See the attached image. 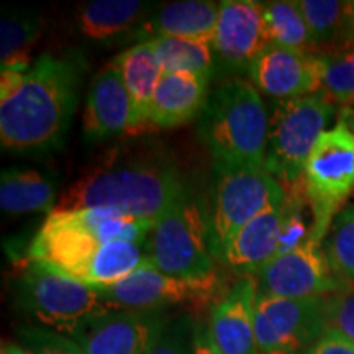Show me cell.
Masks as SVG:
<instances>
[{
    "mask_svg": "<svg viewBox=\"0 0 354 354\" xmlns=\"http://www.w3.org/2000/svg\"><path fill=\"white\" fill-rule=\"evenodd\" d=\"M131 100L120 71L105 66L91 82L82 131L88 141H102L130 131Z\"/></svg>",
    "mask_w": 354,
    "mask_h": 354,
    "instance_id": "obj_16",
    "label": "cell"
},
{
    "mask_svg": "<svg viewBox=\"0 0 354 354\" xmlns=\"http://www.w3.org/2000/svg\"><path fill=\"white\" fill-rule=\"evenodd\" d=\"M323 245L336 276L354 282V201L346 203L335 216Z\"/></svg>",
    "mask_w": 354,
    "mask_h": 354,
    "instance_id": "obj_28",
    "label": "cell"
},
{
    "mask_svg": "<svg viewBox=\"0 0 354 354\" xmlns=\"http://www.w3.org/2000/svg\"><path fill=\"white\" fill-rule=\"evenodd\" d=\"M269 110L253 84L230 79L210 91L198 135L215 166L264 167Z\"/></svg>",
    "mask_w": 354,
    "mask_h": 354,
    "instance_id": "obj_3",
    "label": "cell"
},
{
    "mask_svg": "<svg viewBox=\"0 0 354 354\" xmlns=\"http://www.w3.org/2000/svg\"><path fill=\"white\" fill-rule=\"evenodd\" d=\"M166 326L158 312H110L88 320L74 336L86 354H146Z\"/></svg>",
    "mask_w": 354,
    "mask_h": 354,
    "instance_id": "obj_14",
    "label": "cell"
},
{
    "mask_svg": "<svg viewBox=\"0 0 354 354\" xmlns=\"http://www.w3.org/2000/svg\"><path fill=\"white\" fill-rule=\"evenodd\" d=\"M3 349H6L7 354H33L32 351H28V349L20 346V344H3Z\"/></svg>",
    "mask_w": 354,
    "mask_h": 354,
    "instance_id": "obj_36",
    "label": "cell"
},
{
    "mask_svg": "<svg viewBox=\"0 0 354 354\" xmlns=\"http://www.w3.org/2000/svg\"><path fill=\"white\" fill-rule=\"evenodd\" d=\"M258 290L286 299H317L343 284L326 258L322 243L312 236L294 250L276 256L258 272Z\"/></svg>",
    "mask_w": 354,
    "mask_h": 354,
    "instance_id": "obj_10",
    "label": "cell"
},
{
    "mask_svg": "<svg viewBox=\"0 0 354 354\" xmlns=\"http://www.w3.org/2000/svg\"><path fill=\"white\" fill-rule=\"evenodd\" d=\"M146 258L161 272L180 279L215 276L209 218L187 192L159 218L146 238Z\"/></svg>",
    "mask_w": 354,
    "mask_h": 354,
    "instance_id": "obj_7",
    "label": "cell"
},
{
    "mask_svg": "<svg viewBox=\"0 0 354 354\" xmlns=\"http://www.w3.org/2000/svg\"><path fill=\"white\" fill-rule=\"evenodd\" d=\"M322 66L320 92L331 104L354 107V48L318 55Z\"/></svg>",
    "mask_w": 354,
    "mask_h": 354,
    "instance_id": "obj_27",
    "label": "cell"
},
{
    "mask_svg": "<svg viewBox=\"0 0 354 354\" xmlns=\"http://www.w3.org/2000/svg\"><path fill=\"white\" fill-rule=\"evenodd\" d=\"M210 79L190 73H162L149 112L151 128L180 127L201 117L209 99Z\"/></svg>",
    "mask_w": 354,
    "mask_h": 354,
    "instance_id": "obj_18",
    "label": "cell"
},
{
    "mask_svg": "<svg viewBox=\"0 0 354 354\" xmlns=\"http://www.w3.org/2000/svg\"><path fill=\"white\" fill-rule=\"evenodd\" d=\"M286 201V189L264 167L215 166L214 202L209 215L212 253L220 261L232 238L272 203Z\"/></svg>",
    "mask_w": 354,
    "mask_h": 354,
    "instance_id": "obj_8",
    "label": "cell"
},
{
    "mask_svg": "<svg viewBox=\"0 0 354 354\" xmlns=\"http://www.w3.org/2000/svg\"><path fill=\"white\" fill-rule=\"evenodd\" d=\"M304 354H354V342L333 328H326Z\"/></svg>",
    "mask_w": 354,
    "mask_h": 354,
    "instance_id": "obj_32",
    "label": "cell"
},
{
    "mask_svg": "<svg viewBox=\"0 0 354 354\" xmlns=\"http://www.w3.org/2000/svg\"><path fill=\"white\" fill-rule=\"evenodd\" d=\"M302 185L312 212V238L323 243L354 190V135L343 122L323 131L313 145Z\"/></svg>",
    "mask_w": 354,
    "mask_h": 354,
    "instance_id": "obj_6",
    "label": "cell"
},
{
    "mask_svg": "<svg viewBox=\"0 0 354 354\" xmlns=\"http://www.w3.org/2000/svg\"><path fill=\"white\" fill-rule=\"evenodd\" d=\"M13 292L19 307L43 328L69 338H74L88 320L115 310L100 290L28 258L19 266Z\"/></svg>",
    "mask_w": 354,
    "mask_h": 354,
    "instance_id": "obj_4",
    "label": "cell"
},
{
    "mask_svg": "<svg viewBox=\"0 0 354 354\" xmlns=\"http://www.w3.org/2000/svg\"><path fill=\"white\" fill-rule=\"evenodd\" d=\"M41 35V20L33 12L8 10L0 20L2 71H25L33 63V46Z\"/></svg>",
    "mask_w": 354,
    "mask_h": 354,
    "instance_id": "obj_23",
    "label": "cell"
},
{
    "mask_svg": "<svg viewBox=\"0 0 354 354\" xmlns=\"http://www.w3.org/2000/svg\"><path fill=\"white\" fill-rule=\"evenodd\" d=\"M215 276L209 279H180L161 272L148 259L131 276L107 289L102 295L115 310L128 312H158V310L203 299L210 294Z\"/></svg>",
    "mask_w": 354,
    "mask_h": 354,
    "instance_id": "obj_11",
    "label": "cell"
},
{
    "mask_svg": "<svg viewBox=\"0 0 354 354\" xmlns=\"http://www.w3.org/2000/svg\"><path fill=\"white\" fill-rule=\"evenodd\" d=\"M305 24L308 26L313 48L320 44H339L343 48L344 19L346 8L344 2L338 0H297Z\"/></svg>",
    "mask_w": 354,
    "mask_h": 354,
    "instance_id": "obj_26",
    "label": "cell"
},
{
    "mask_svg": "<svg viewBox=\"0 0 354 354\" xmlns=\"http://www.w3.org/2000/svg\"><path fill=\"white\" fill-rule=\"evenodd\" d=\"M256 297V279L243 276L214 305L207 328L221 354H258L254 333Z\"/></svg>",
    "mask_w": 354,
    "mask_h": 354,
    "instance_id": "obj_15",
    "label": "cell"
},
{
    "mask_svg": "<svg viewBox=\"0 0 354 354\" xmlns=\"http://www.w3.org/2000/svg\"><path fill=\"white\" fill-rule=\"evenodd\" d=\"M120 71L131 100L130 133L149 130V112L162 69L148 41L138 43L120 53L113 63Z\"/></svg>",
    "mask_w": 354,
    "mask_h": 354,
    "instance_id": "obj_19",
    "label": "cell"
},
{
    "mask_svg": "<svg viewBox=\"0 0 354 354\" xmlns=\"http://www.w3.org/2000/svg\"><path fill=\"white\" fill-rule=\"evenodd\" d=\"M215 63L228 71H250L268 46L263 2L223 0L212 38Z\"/></svg>",
    "mask_w": 354,
    "mask_h": 354,
    "instance_id": "obj_13",
    "label": "cell"
},
{
    "mask_svg": "<svg viewBox=\"0 0 354 354\" xmlns=\"http://www.w3.org/2000/svg\"><path fill=\"white\" fill-rule=\"evenodd\" d=\"M148 7L140 0H94L79 12V30L86 38L110 39L133 28Z\"/></svg>",
    "mask_w": 354,
    "mask_h": 354,
    "instance_id": "obj_22",
    "label": "cell"
},
{
    "mask_svg": "<svg viewBox=\"0 0 354 354\" xmlns=\"http://www.w3.org/2000/svg\"><path fill=\"white\" fill-rule=\"evenodd\" d=\"M185 194L174 166L145 156L112 158L69 185L53 212L107 207L156 223Z\"/></svg>",
    "mask_w": 354,
    "mask_h": 354,
    "instance_id": "obj_2",
    "label": "cell"
},
{
    "mask_svg": "<svg viewBox=\"0 0 354 354\" xmlns=\"http://www.w3.org/2000/svg\"><path fill=\"white\" fill-rule=\"evenodd\" d=\"M2 354H7V353H6V349H3V348H2Z\"/></svg>",
    "mask_w": 354,
    "mask_h": 354,
    "instance_id": "obj_37",
    "label": "cell"
},
{
    "mask_svg": "<svg viewBox=\"0 0 354 354\" xmlns=\"http://www.w3.org/2000/svg\"><path fill=\"white\" fill-rule=\"evenodd\" d=\"M56 185L43 172L8 167L0 176V207L8 215L48 214L56 209Z\"/></svg>",
    "mask_w": 354,
    "mask_h": 354,
    "instance_id": "obj_21",
    "label": "cell"
},
{
    "mask_svg": "<svg viewBox=\"0 0 354 354\" xmlns=\"http://www.w3.org/2000/svg\"><path fill=\"white\" fill-rule=\"evenodd\" d=\"M263 12L269 44L310 53L313 48L312 38L297 0L263 2Z\"/></svg>",
    "mask_w": 354,
    "mask_h": 354,
    "instance_id": "obj_25",
    "label": "cell"
},
{
    "mask_svg": "<svg viewBox=\"0 0 354 354\" xmlns=\"http://www.w3.org/2000/svg\"><path fill=\"white\" fill-rule=\"evenodd\" d=\"M146 41L153 48L162 73H190L209 79L214 74L215 56L210 43L167 37Z\"/></svg>",
    "mask_w": 354,
    "mask_h": 354,
    "instance_id": "obj_24",
    "label": "cell"
},
{
    "mask_svg": "<svg viewBox=\"0 0 354 354\" xmlns=\"http://www.w3.org/2000/svg\"><path fill=\"white\" fill-rule=\"evenodd\" d=\"M86 61L43 53L25 71L0 74V141L19 154L61 148L76 112Z\"/></svg>",
    "mask_w": 354,
    "mask_h": 354,
    "instance_id": "obj_1",
    "label": "cell"
},
{
    "mask_svg": "<svg viewBox=\"0 0 354 354\" xmlns=\"http://www.w3.org/2000/svg\"><path fill=\"white\" fill-rule=\"evenodd\" d=\"M326 326L354 342V282L343 281L342 287L325 297Z\"/></svg>",
    "mask_w": 354,
    "mask_h": 354,
    "instance_id": "obj_29",
    "label": "cell"
},
{
    "mask_svg": "<svg viewBox=\"0 0 354 354\" xmlns=\"http://www.w3.org/2000/svg\"><path fill=\"white\" fill-rule=\"evenodd\" d=\"M286 201L272 203L232 238L220 261L243 276L258 274L277 254L286 218Z\"/></svg>",
    "mask_w": 354,
    "mask_h": 354,
    "instance_id": "obj_17",
    "label": "cell"
},
{
    "mask_svg": "<svg viewBox=\"0 0 354 354\" xmlns=\"http://www.w3.org/2000/svg\"><path fill=\"white\" fill-rule=\"evenodd\" d=\"M19 338L33 354H86L73 338L43 326H24Z\"/></svg>",
    "mask_w": 354,
    "mask_h": 354,
    "instance_id": "obj_30",
    "label": "cell"
},
{
    "mask_svg": "<svg viewBox=\"0 0 354 354\" xmlns=\"http://www.w3.org/2000/svg\"><path fill=\"white\" fill-rule=\"evenodd\" d=\"M250 82L272 100H290L317 94L322 88L318 55L268 44L253 61Z\"/></svg>",
    "mask_w": 354,
    "mask_h": 354,
    "instance_id": "obj_12",
    "label": "cell"
},
{
    "mask_svg": "<svg viewBox=\"0 0 354 354\" xmlns=\"http://www.w3.org/2000/svg\"><path fill=\"white\" fill-rule=\"evenodd\" d=\"M220 15V3L212 0H179L166 3L143 26L148 39L158 37L210 43Z\"/></svg>",
    "mask_w": 354,
    "mask_h": 354,
    "instance_id": "obj_20",
    "label": "cell"
},
{
    "mask_svg": "<svg viewBox=\"0 0 354 354\" xmlns=\"http://www.w3.org/2000/svg\"><path fill=\"white\" fill-rule=\"evenodd\" d=\"M192 338L189 318H179L167 323L146 354H192Z\"/></svg>",
    "mask_w": 354,
    "mask_h": 354,
    "instance_id": "obj_31",
    "label": "cell"
},
{
    "mask_svg": "<svg viewBox=\"0 0 354 354\" xmlns=\"http://www.w3.org/2000/svg\"><path fill=\"white\" fill-rule=\"evenodd\" d=\"M339 122H343L354 135V107L342 109V112H339Z\"/></svg>",
    "mask_w": 354,
    "mask_h": 354,
    "instance_id": "obj_35",
    "label": "cell"
},
{
    "mask_svg": "<svg viewBox=\"0 0 354 354\" xmlns=\"http://www.w3.org/2000/svg\"><path fill=\"white\" fill-rule=\"evenodd\" d=\"M344 8H346V19H344L343 48H354V0L344 2Z\"/></svg>",
    "mask_w": 354,
    "mask_h": 354,
    "instance_id": "obj_34",
    "label": "cell"
},
{
    "mask_svg": "<svg viewBox=\"0 0 354 354\" xmlns=\"http://www.w3.org/2000/svg\"><path fill=\"white\" fill-rule=\"evenodd\" d=\"M335 107L322 92L290 100H272L264 169L282 185H294L313 145L333 120Z\"/></svg>",
    "mask_w": 354,
    "mask_h": 354,
    "instance_id": "obj_5",
    "label": "cell"
},
{
    "mask_svg": "<svg viewBox=\"0 0 354 354\" xmlns=\"http://www.w3.org/2000/svg\"><path fill=\"white\" fill-rule=\"evenodd\" d=\"M326 328L325 297L286 299L258 290L254 305L258 354L305 353Z\"/></svg>",
    "mask_w": 354,
    "mask_h": 354,
    "instance_id": "obj_9",
    "label": "cell"
},
{
    "mask_svg": "<svg viewBox=\"0 0 354 354\" xmlns=\"http://www.w3.org/2000/svg\"><path fill=\"white\" fill-rule=\"evenodd\" d=\"M192 354H221L220 349L212 342L209 328L203 325H197L194 328L192 338Z\"/></svg>",
    "mask_w": 354,
    "mask_h": 354,
    "instance_id": "obj_33",
    "label": "cell"
}]
</instances>
